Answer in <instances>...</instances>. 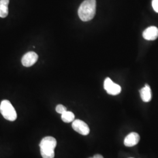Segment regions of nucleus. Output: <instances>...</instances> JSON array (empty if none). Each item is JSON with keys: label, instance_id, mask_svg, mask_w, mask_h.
I'll return each instance as SVG.
<instances>
[{"label": "nucleus", "instance_id": "f257e3e1", "mask_svg": "<svg viewBox=\"0 0 158 158\" xmlns=\"http://www.w3.org/2000/svg\"><path fill=\"white\" fill-rule=\"evenodd\" d=\"M96 11V0H85L79 7L78 15L81 21L87 22L94 18Z\"/></svg>", "mask_w": 158, "mask_h": 158}, {"label": "nucleus", "instance_id": "f03ea898", "mask_svg": "<svg viewBox=\"0 0 158 158\" xmlns=\"http://www.w3.org/2000/svg\"><path fill=\"white\" fill-rule=\"evenodd\" d=\"M56 139L52 136H46L40 142V151L43 158H54L55 149L56 147Z\"/></svg>", "mask_w": 158, "mask_h": 158}, {"label": "nucleus", "instance_id": "7ed1b4c3", "mask_svg": "<svg viewBox=\"0 0 158 158\" xmlns=\"http://www.w3.org/2000/svg\"><path fill=\"white\" fill-rule=\"evenodd\" d=\"M0 112L4 118L10 121H15L17 118L15 110L10 101L2 100L0 104Z\"/></svg>", "mask_w": 158, "mask_h": 158}, {"label": "nucleus", "instance_id": "20e7f679", "mask_svg": "<svg viewBox=\"0 0 158 158\" xmlns=\"http://www.w3.org/2000/svg\"><path fill=\"white\" fill-rule=\"evenodd\" d=\"M104 88L108 94L116 96L119 94L121 91L120 85L114 83L109 77L106 78L104 83Z\"/></svg>", "mask_w": 158, "mask_h": 158}, {"label": "nucleus", "instance_id": "39448f33", "mask_svg": "<svg viewBox=\"0 0 158 158\" xmlns=\"http://www.w3.org/2000/svg\"><path fill=\"white\" fill-rule=\"evenodd\" d=\"M72 128L75 131L82 135H87L90 133V128L88 125L80 119L74 120Z\"/></svg>", "mask_w": 158, "mask_h": 158}, {"label": "nucleus", "instance_id": "423d86ee", "mask_svg": "<svg viewBox=\"0 0 158 158\" xmlns=\"http://www.w3.org/2000/svg\"><path fill=\"white\" fill-rule=\"evenodd\" d=\"M38 59V55L34 52H29L22 58V64L25 67H31L33 66Z\"/></svg>", "mask_w": 158, "mask_h": 158}, {"label": "nucleus", "instance_id": "0eeeda50", "mask_svg": "<svg viewBox=\"0 0 158 158\" xmlns=\"http://www.w3.org/2000/svg\"><path fill=\"white\" fill-rule=\"evenodd\" d=\"M145 40H154L158 38V28L156 27L152 26L146 29L142 34Z\"/></svg>", "mask_w": 158, "mask_h": 158}, {"label": "nucleus", "instance_id": "6e6552de", "mask_svg": "<svg viewBox=\"0 0 158 158\" xmlns=\"http://www.w3.org/2000/svg\"><path fill=\"white\" fill-rule=\"evenodd\" d=\"M140 140V136L136 132H131L125 138L124 145L127 147H132L138 144Z\"/></svg>", "mask_w": 158, "mask_h": 158}, {"label": "nucleus", "instance_id": "1a4fd4ad", "mask_svg": "<svg viewBox=\"0 0 158 158\" xmlns=\"http://www.w3.org/2000/svg\"><path fill=\"white\" fill-rule=\"evenodd\" d=\"M140 96L142 101L145 102H149L152 99V91L150 86L148 85H145V86L139 90Z\"/></svg>", "mask_w": 158, "mask_h": 158}, {"label": "nucleus", "instance_id": "9d476101", "mask_svg": "<svg viewBox=\"0 0 158 158\" xmlns=\"http://www.w3.org/2000/svg\"><path fill=\"white\" fill-rule=\"evenodd\" d=\"M10 0H0V17L6 18L8 14Z\"/></svg>", "mask_w": 158, "mask_h": 158}, {"label": "nucleus", "instance_id": "9b49d317", "mask_svg": "<svg viewBox=\"0 0 158 158\" xmlns=\"http://www.w3.org/2000/svg\"><path fill=\"white\" fill-rule=\"evenodd\" d=\"M62 119L63 121L66 123H69L71 122H73L74 120V114L71 111H66V112L62 114Z\"/></svg>", "mask_w": 158, "mask_h": 158}, {"label": "nucleus", "instance_id": "f8f14e48", "mask_svg": "<svg viewBox=\"0 0 158 158\" xmlns=\"http://www.w3.org/2000/svg\"><path fill=\"white\" fill-rule=\"evenodd\" d=\"M56 111L57 113L62 114L67 111V108L62 104H59L56 107Z\"/></svg>", "mask_w": 158, "mask_h": 158}, {"label": "nucleus", "instance_id": "ddd939ff", "mask_svg": "<svg viewBox=\"0 0 158 158\" xmlns=\"http://www.w3.org/2000/svg\"><path fill=\"white\" fill-rule=\"evenodd\" d=\"M152 5L154 11L158 13V0H152Z\"/></svg>", "mask_w": 158, "mask_h": 158}, {"label": "nucleus", "instance_id": "4468645a", "mask_svg": "<svg viewBox=\"0 0 158 158\" xmlns=\"http://www.w3.org/2000/svg\"><path fill=\"white\" fill-rule=\"evenodd\" d=\"M93 158H103V156L101 155H100V154H97V155H95L93 157Z\"/></svg>", "mask_w": 158, "mask_h": 158}, {"label": "nucleus", "instance_id": "2eb2a0df", "mask_svg": "<svg viewBox=\"0 0 158 158\" xmlns=\"http://www.w3.org/2000/svg\"><path fill=\"white\" fill-rule=\"evenodd\" d=\"M93 158V157H92V158Z\"/></svg>", "mask_w": 158, "mask_h": 158}, {"label": "nucleus", "instance_id": "dca6fc26", "mask_svg": "<svg viewBox=\"0 0 158 158\" xmlns=\"http://www.w3.org/2000/svg\"></svg>", "mask_w": 158, "mask_h": 158}]
</instances>
